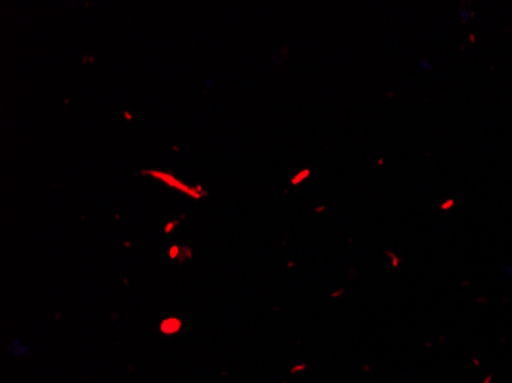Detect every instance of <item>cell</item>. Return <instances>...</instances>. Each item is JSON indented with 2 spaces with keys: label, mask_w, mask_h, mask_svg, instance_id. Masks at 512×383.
<instances>
[{
  "label": "cell",
  "mask_w": 512,
  "mask_h": 383,
  "mask_svg": "<svg viewBox=\"0 0 512 383\" xmlns=\"http://www.w3.org/2000/svg\"><path fill=\"white\" fill-rule=\"evenodd\" d=\"M145 174L152 175L154 178H158V180L163 181V183L168 184V186L174 187V189L181 190L184 194L189 195V197L201 198L203 195L198 194L197 189H192V187L186 186V184L178 181L174 175L165 174V172L160 171H146Z\"/></svg>",
  "instance_id": "obj_1"
},
{
  "label": "cell",
  "mask_w": 512,
  "mask_h": 383,
  "mask_svg": "<svg viewBox=\"0 0 512 383\" xmlns=\"http://www.w3.org/2000/svg\"><path fill=\"white\" fill-rule=\"evenodd\" d=\"M312 175V172H310V169H302V171H299L298 174L295 175V177L292 178V184L293 186H299V184L302 183V181H306L307 178Z\"/></svg>",
  "instance_id": "obj_2"
}]
</instances>
